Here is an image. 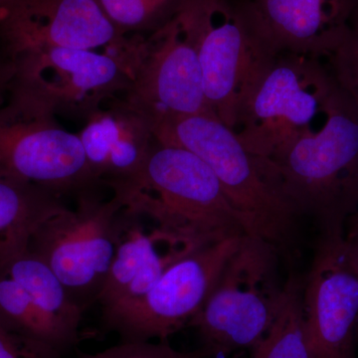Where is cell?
<instances>
[{"label": "cell", "instance_id": "1", "mask_svg": "<svg viewBox=\"0 0 358 358\" xmlns=\"http://www.w3.org/2000/svg\"><path fill=\"white\" fill-rule=\"evenodd\" d=\"M122 210L196 251L246 229L210 167L185 148L155 140L147 162L129 178L106 183Z\"/></svg>", "mask_w": 358, "mask_h": 358}, {"label": "cell", "instance_id": "2", "mask_svg": "<svg viewBox=\"0 0 358 358\" xmlns=\"http://www.w3.org/2000/svg\"><path fill=\"white\" fill-rule=\"evenodd\" d=\"M162 145L185 148L203 160L246 229L291 258L303 218L286 196L272 164L243 147L236 134L214 114L171 115L152 122Z\"/></svg>", "mask_w": 358, "mask_h": 358}, {"label": "cell", "instance_id": "3", "mask_svg": "<svg viewBox=\"0 0 358 358\" xmlns=\"http://www.w3.org/2000/svg\"><path fill=\"white\" fill-rule=\"evenodd\" d=\"M268 162L303 217L320 233L345 234L358 211V110L338 86L324 124Z\"/></svg>", "mask_w": 358, "mask_h": 358}, {"label": "cell", "instance_id": "4", "mask_svg": "<svg viewBox=\"0 0 358 358\" xmlns=\"http://www.w3.org/2000/svg\"><path fill=\"white\" fill-rule=\"evenodd\" d=\"M336 88L326 61L280 52L261 68L233 131L250 154L275 159L324 124Z\"/></svg>", "mask_w": 358, "mask_h": 358}, {"label": "cell", "instance_id": "5", "mask_svg": "<svg viewBox=\"0 0 358 358\" xmlns=\"http://www.w3.org/2000/svg\"><path fill=\"white\" fill-rule=\"evenodd\" d=\"M281 257L260 238L242 237L203 308L189 324L209 357L251 350L268 333L284 292L279 279Z\"/></svg>", "mask_w": 358, "mask_h": 358}, {"label": "cell", "instance_id": "6", "mask_svg": "<svg viewBox=\"0 0 358 358\" xmlns=\"http://www.w3.org/2000/svg\"><path fill=\"white\" fill-rule=\"evenodd\" d=\"M178 15L196 49L212 112L233 131L261 68L277 53L259 37L239 3L182 0Z\"/></svg>", "mask_w": 358, "mask_h": 358}, {"label": "cell", "instance_id": "7", "mask_svg": "<svg viewBox=\"0 0 358 358\" xmlns=\"http://www.w3.org/2000/svg\"><path fill=\"white\" fill-rule=\"evenodd\" d=\"M9 60L8 98L70 120L86 121L131 85L127 66L108 52L50 47Z\"/></svg>", "mask_w": 358, "mask_h": 358}, {"label": "cell", "instance_id": "8", "mask_svg": "<svg viewBox=\"0 0 358 358\" xmlns=\"http://www.w3.org/2000/svg\"><path fill=\"white\" fill-rule=\"evenodd\" d=\"M122 208L114 196L78 194L77 205L61 209L35 231L29 250L57 275L72 300L86 310L96 296L115 258L117 219Z\"/></svg>", "mask_w": 358, "mask_h": 358}, {"label": "cell", "instance_id": "9", "mask_svg": "<svg viewBox=\"0 0 358 358\" xmlns=\"http://www.w3.org/2000/svg\"><path fill=\"white\" fill-rule=\"evenodd\" d=\"M0 176L66 193L99 185L78 134L56 115L7 98L0 107Z\"/></svg>", "mask_w": 358, "mask_h": 358}, {"label": "cell", "instance_id": "10", "mask_svg": "<svg viewBox=\"0 0 358 358\" xmlns=\"http://www.w3.org/2000/svg\"><path fill=\"white\" fill-rule=\"evenodd\" d=\"M243 236L196 250L176 261L145 296L103 315L106 326L121 334L124 341H164L189 327Z\"/></svg>", "mask_w": 358, "mask_h": 358}, {"label": "cell", "instance_id": "11", "mask_svg": "<svg viewBox=\"0 0 358 358\" xmlns=\"http://www.w3.org/2000/svg\"><path fill=\"white\" fill-rule=\"evenodd\" d=\"M122 96L150 122L171 115L214 114L196 49L178 13L143 39L131 85Z\"/></svg>", "mask_w": 358, "mask_h": 358}, {"label": "cell", "instance_id": "12", "mask_svg": "<svg viewBox=\"0 0 358 358\" xmlns=\"http://www.w3.org/2000/svg\"><path fill=\"white\" fill-rule=\"evenodd\" d=\"M303 308L313 358H357L358 274L345 234L320 233L303 278Z\"/></svg>", "mask_w": 358, "mask_h": 358}, {"label": "cell", "instance_id": "13", "mask_svg": "<svg viewBox=\"0 0 358 358\" xmlns=\"http://www.w3.org/2000/svg\"><path fill=\"white\" fill-rule=\"evenodd\" d=\"M0 42L8 58L50 47H105L122 57L134 38L117 29L98 0H13L0 17Z\"/></svg>", "mask_w": 358, "mask_h": 358}, {"label": "cell", "instance_id": "14", "mask_svg": "<svg viewBox=\"0 0 358 358\" xmlns=\"http://www.w3.org/2000/svg\"><path fill=\"white\" fill-rule=\"evenodd\" d=\"M239 6L275 53L324 61L350 36L358 0H241Z\"/></svg>", "mask_w": 358, "mask_h": 358}, {"label": "cell", "instance_id": "15", "mask_svg": "<svg viewBox=\"0 0 358 358\" xmlns=\"http://www.w3.org/2000/svg\"><path fill=\"white\" fill-rule=\"evenodd\" d=\"M115 243L114 260L96 300L103 315L145 296L169 266L194 252L155 227L147 232L143 218L122 208Z\"/></svg>", "mask_w": 358, "mask_h": 358}, {"label": "cell", "instance_id": "16", "mask_svg": "<svg viewBox=\"0 0 358 358\" xmlns=\"http://www.w3.org/2000/svg\"><path fill=\"white\" fill-rule=\"evenodd\" d=\"M80 140L99 183L138 173L155 143L152 122L124 96L107 101L86 120Z\"/></svg>", "mask_w": 358, "mask_h": 358}, {"label": "cell", "instance_id": "17", "mask_svg": "<svg viewBox=\"0 0 358 358\" xmlns=\"http://www.w3.org/2000/svg\"><path fill=\"white\" fill-rule=\"evenodd\" d=\"M61 195L0 176V266L29 248L35 231L65 205Z\"/></svg>", "mask_w": 358, "mask_h": 358}, {"label": "cell", "instance_id": "18", "mask_svg": "<svg viewBox=\"0 0 358 358\" xmlns=\"http://www.w3.org/2000/svg\"><path fill=\"white\" fill-rule=\"evenodd\" d=\"M0 327L58 352L74 345L79 334L48 315L13 278L0 270Z\"/></svg>", "mask_w": 358, "mask_h": 358}, {"label": "cell", "instance_id": "19", "mask_svg": "<svg viewBox=\"0 0 358 358\" xmlns=\"http://www.w3.org/2000/svg\"><path fill=\"white\" fill-rule=\"evenodd\" d=\"M0 270L23 287L45 312L79 334L84 310L40 257L28 248L8 259Z\"/></svg>", "mask_w": 358, "mask_h": 358}, {"label": "cell", "instance_id": "20", "mask_svg": "<svg viewBox=\"0 0 358 358\" xmlns=\"http://www.w3.org/2000/svg\"><path fill=\"white\" fill-rule=\"evenodd\" d=\"M303 278L289 275L274 324L252 348L250 358H313L303 319Z\"/></svg>", "mask_w": 358, "mask_h": 358}, {"label": "cell", "instance_id": "21", "mask_svg": "<svg viewBox=\"0 0 358 358\" xmlns=\"http://www.w3.org/2000/svg\"><path fill=\"white\" fill-rule=\"evenodd\" d=\"M122 34L157 31L178 13L182 0H98Z\"/></svg>", "mask_w": 358, "mask_h": 358}, {"label": "cell", "instance_id": "22", "mask_svg": "<svg viewBox=\"0 0 358 358\" xmlns=\"http://www.w3.org/2000/svg\"><path fill=\"white\" fill-rule=\"evenodd\" d=\"M327 65L338 88L345 94L358 110V36H350L327 58Z\"/></svg>", "mask_w": 358, "mask_h": 358}, {"label": "cell", "instance_id": "23", "mask_svg": "<svg viewBox=\"0 0 358 358\" xmlns=\"http://www.w3.org/2000/svg\"><path fill=\"white\" fill-rule=\"evenodd\" d=\"M81 358H210L200 348L195 352L174 350L164 341H124L95 355H85Z\"/></svg>", "mask_w": 358, "mask_h": 358}, {"label": "cell", "instance_id": "24", "mask_svg": "<svg viewBox=\"0 0 358 358\" xmlns=\"http://www.w3.org/2000/svg\"><path fill=\"white\" fill-rule=\"evenodd\" d=\"M58 355L50 346L0 327V358H58Z\"/></svg>", "mask_w": 358, "mask_h": 358}, {"label": "cell", "instance_id": "25", "mask_svg": "<svg viewBox=\"0 0 358 358\" xmlns=\"http://www.w3.org/2000/svg\"><path fill=\"white\" fill-rule=\"evenodd\" d=\"M11 75H13V70H11L10 60L0 42V107L6 103L8 98Z\"/></svg>", "mask_w": 358, "mask_h": 358}, {"label": "cell", "instance_id": "26", "mask_svg": "<svg viewBox=\"0 0 358 358\" xmlns=\"http://www.w3.org/2000/svg\"><path fill=\"white\" fill-rule=\"evenodd\" d=\"M345 241L348 260L358 274V237H345Z\"/></svg>", "mask_w": 358, "mask_h": 358}, {"label": "cell", "instance_id": "27", "mask_svg": "<svg viewBox=\"0 0 358 358\" xmlns=\"http://www.w3.org/2000/svg\"><path fill=\"white\" fill-rule=\"evenodd\" d=\"M346 237H358V211L348 220L345 230Z\"/></svg>", "mask_w": 358, "mask_h": 358}, {"label": "cell", "instance_id": "28", "mask_svg": "<svg viewBox=\"0 0 358 358\" xmlns=\"http://www.w3.org/2000/svg\"><path fill=\"white\" fill-rule=\"evenodd\" d=\"M352 22V25H350L353 34L357 35L358 36V8L357 11H355V15H353Z\"/></svg>", "mask_w": 358, "mask_h": 358}, {"label": "cell", "instance_id": "29", "mask_svg": "<svg viewBox=\"0 0 358 358\" xmlns=\"http://www.w3.org/2000/svg\"><path fill=\"white\" fill-rule=\"evenodd\" d=\"M13 0H0V17Z\"/></svg>", "mask_w": 358, "mask_h": 358}]
</instances>
